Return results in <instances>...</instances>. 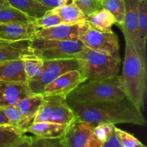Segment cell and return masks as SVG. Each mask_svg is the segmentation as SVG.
Wrapping results in <instances>:
<instances>
[{"label": "cell", "mask_w": 147, "mask_h": 147, "mask_svg": "<svg viewBox=\"0 0 147 147\" xmlns=\"http://www.w3.org/2000/svg\"><path fill=\"white\" fill-rule=\"evenodd\" d=\"M76 121L96 125L99 123H131L145 126L146 121L142 109L127 97L119 99L69 103Z\"/></svg>", "instance_id": "1"}, {"label": "cell", "mask_w": 147, "mask_h": 147, "mask_svg": "<svg viewBox=\"0 0 147 147\" xmlns=\"http://www.w3.org/2000/svg\"><path fill=\"white\" fill-rule=\"evenodd\" d=\"M124 38L126 47L121 82L126 97L143 109L146 90L147 63L138 53L131 42L127 37Z\"/></svg>", "instance_id": "2"}, {"label": "cell", "mask_w": 147, "mask_h": 147, "mask_svg": "<svg viewBox=\"0 0 147 147\" xmlns=\"http://www.w3.org/2000/svg\"><path fill=\"white\" fill-rule=\"evenodd\" d=\"M81 74L86 81L104 80L117 76L121 60L108 55L94 51L88 47L75 55Z\"/></svg>", "instance_id": "3"}, {"label": "cell", "mask_w": 147, "mask_h": 147, "mask_svg": "<svg viewBox=\"0 0 147 147\" xmlns=\"http://www.w3.org/2000/svg\"><path fill=\"white\" fill-rule=\"evenodd\" d=\"M126 97L120 76L79 85L66 98L68 103H86Z\"/></svg>", "instance_id": "4"}, {"label": "cell", "mask_w": 147, "mask_h": 147, "mask_svg": "<svg viewBox=\"0 0 147 147\" xmlns=\"http://www.w3.org/2000/svg\"><path fill=\"white\" fill-rule=\"evenodd\" d=\"M34 55L44 61L74 58L84 47L80 40H58L34 37L32 40Z\"/></svg>", "instance_id": "5"}, {"label": "cell", "mask_w": 147, "mask_h": 147, "mask_svg": "<svg viewBox=\"0 0 147 147\" xmlns=\"http://www.w3.org/2000/svg\"><path fill=\"white\" fill-rule=\"evenodd\" d=\"M76 116L65 98L60 96H44L43 102L35 115L32 123L51 122L70 125Z\"/></svg>", "instance_id": "6"}, {"label": "cell", "mask_w": 147, "mask_h": 147, "mask_svg": "<svg viewBox=\"0 0 147 147\" xmlns=\"http://www.w3.org/2000/svg\"><path fill=\"white\" fill-rule=\"evenodd\" d=\"M78 62L76 58L45 60L41 73L37 78L27 82L33 94H42L44 88L63 73L73 70H79Z\"/></svg>", "instance_id": "7"}, {"label": "cell", "mask_w": 147, "mask_h": 147, "mask_svg": "<svg viewBox=\"0 0 147 147\" xmlns=\"http://www.w3.org/2000/svg\"><path fill=\"white\" fill-rule=\"evenodd\" d=\"M79 40L85 47L90 50L108 55L121 60L118 37L112 30L101 32L90 27L83 35L80 36Z\"/></svg>", "instance_id": "8"}, {"label": "cell", "mask_w": 147, "mask_h": 147, "mask_svg": "<svg viewBox=\"0 0 147 147\" xmlns=\"http://www.w3.org/2000/svg\"><path fill=\"white\" fill-rule=\"evenodd\" d=\"M94 125L75 121L69 125L60 142L63 147H102L103 144L93 134Z\"/></svg>", "instance_id": "9"}, {"label": "cell", "mask_w": 147, "mask_h": 147, "mask_svg": "<svg viewBox=\"0 0 147 147\" xmlns=\"http://www.w3.org/2000/svg\"><path fill=\"white\" fill-rule=\"evenodd\" d=\"M125 17L123 24L120 26L124 37L132 42L141 57L146 63V46L142 42L138 27V4L139 0H123Z\"/></svg>", "instance_id": "10"}, {"label": "cell", "mask_w": 147, "mask_h": 147, "mask_svg": "<svg viewBox=\"0 0 147 147\" xmlns=\"http://www.w3.org/2000/svg\"><path fill=\"white\" fill-rule=\"evenodd\" d=\"M85 83V79L79 70H73L63 73L43 89V96H60L66 99L67 96L79 85Z\"/></svg>", "instance_id": "11"}, {"label": "cell", "mask_w": 147, "mask_h": 147, "mask_svg": "<svg viewBox=\"0 0 147 147\" xmlns=\"http://www.w3.org/2000/svg\"><path fill=\"white\" fill-rule=\"evenodd\" d=\"M90 28L86 21L75 24H60L47 29H39L35 37L58 40H79V38Z\"/></svg>", "instance_id": "12"}, {"label": "cell", "mask_w": 147, "mask_h": 147, "mask_svg": "<svg viewBox=\"0 0 147 147\" xmlns=\"http://www.w3.org/2000/svg\"><path fill=\"white\" fill-rule=\"evenodd\" d=\"M32 94L27 83L0 80V108L15 106Z\"/></svg>", "instance_id": "13"}, {"label": "cell", "mask_w": 147, "mask_h": 147, "mask_svg": "<svg viewBox=\"0 0 147 147\" xmlns=\"http://www.w3.org/2000/svg\"><path fill=\"white\" fill-rule=\"evenodd\" d=\"M38 30L32 22L0 23V40L9 42L32 40Z\"/></svg>", "instance_id": "14"}, {"label": "cell", "mask_w": 147, "mask_h": 147, "mask_svg": "<svg viewBox=\"0 0 147 147\" xmlns=\"http://www.w3.org/2000/svg\"><path fill=\"white\" fill-rule=\"evenodd\" d=\"M32 40H22L10 42L0 47V62L22 60L24 57L34 55L31 47Z\"/></svg>", "instance_id": "15"}, {"label": "cell", "mask_w": 147, "mask_h": 147, "mask_svg": "<svg viewBox=\"0 0 147 147\" xmlns=\"http://www.w3.org/2000/svg\"><path fill=\"white\" fill-rule=\"evenodd\" d=\"M69 125L51 122L32 123L24 129V133L32 134L35 136L45 139H60L64 135Z\"/></svg>", "instance_id": "16"}, {"label": "cell", "mask_w": 147, "mask_h": 147, "mask_svg": "<svg viewBox=\"0 0 147 147\" xmlns=\"http://www.w3.org/2000/svg\"><path fill=\"white\" fill-rule=\"evenodd\" d=\"M43 98L44 96L42 94H32L14 106L22 116L27 128L33 122L34 116L42 103Z\"/></svg>", "instance_id": "17"}, {"label": "cell", "mask_w": 147, "mask_h": 147, "mask_svg": "<svg viewBox=\"0 0 147 147\" xmlns=\"http://www.w3.org/2000/svg\"><path fill=\"white\" fill-rule=\"evenodd\" d=\"M11 7L20 10L30 17L32 21L40 18L51 10L36 0H7Z\"/></svg>", "instance_id": "18"}, {"label": "cell", "mask_w": 147, "mask_h": 147, "mask_svg": "<svg viewBox=\"0 0 147 147\" xmlns=\"http://www.w3.org/2000/svg\"><path fill=\"white\" fill-rule=\"evenodd\" d=\"M0 80L27 83L22 60L0 62Z\"/></svg>", "instance_id": "19"}, {"label": "cell", "mask_w": 147, "mask_h": 147, "mask_svg": "<svg viewBox=\"0 0 147 147\" xmlns=\"http://www.w3.org/2000/svg\"><path fill=\"white\" fill-rule=\"evenodd\" d=\"M86 20L88 23L90 28L101 32H109L116 24L113 16L104 9L95 11L86 17Z\"/></svg>", "instance_id": "20"}, {"label": "cell", "mask_w": 147, "mask_h": 147, "mask_svg": "<svg viewBox=\"0 0 147 147\" xmlns=\"http://www.w3.org/2000/svg\"><path fill=\"white\" fill-rule=\"evenodd\" d=\"M50 11L60 17L63 24H75L86 21V16L73 2L60 6Z\"/></svg>", "instance_id": "21"}, {"label": "cell", "mask_w": 147, "mask_h": 147, "mask_svg": "<svg viewBox=\"0 0 147 147\" xmlns=\"http://www.w3.org/2000/svg\"><path fill=\"white\" fill-rule=\"evenodd\" d=\"M22 129L11 125L0 126V147H13L26 136Z\"/></svg>", "instance_id": "22"}, {"label": "cell", "mask_w": 147, "mask_h": 147, "mask_svg": "<svg viewBox=\"0 0 147 147\" xmlns=\"http://www.w3.org/2000/svg\"><path fill=\"white\" fill-rule=\"evenodd\" d=\"M27 82L37 78L41 73L44 60L38 56L28 55L22 59Z\"/></svg>", "instance_id": "23"}, {"label": "cell", "mask_w": 147, "mask_h": 147, "mask_svg": "<svg viewBox=\"0 0 147 147\" xmlns=\"http://www.w3.org/2000/svg\"><path fill=\"white\" fill-rule=\"evenodd\" d=\"M103 9L111 13L120 27L123 24L125 17V4L123 0H102Z\"/></svg>", "instance_id": "24"}, {"label": "cell", "mask_w": 147, "mask_h": 147, "mask_svg": "<svg viewBox=\"0 0 147 147\" xmlns=\"http://www.w3.org/2000/svg\"><path fill=\"white\" fill-rule=\"evenodd\" d=\"M32 22L30 17L11 6L0 9V23H29Z\"/></svg>", "instance_id": "25"}, {"label": "cell", "mask_w": 147, "mask_h": 147, "mask_svg": "<svg viewBox=\"0 0 147 147\" xmlns=\"http://www.w3.org/2000/svg\"><path fill=\"white\" fill-rule=\"evenodd\" d=\"M138 27L139 35L144 44L146 46L147 40V1L139 0L138 4Z\"/></svg>", "instance_id": "26"}, {"label": "cell", "mask_w": 147, "mask_h": 147, "mask_svg": "<svg viewBox=\"0 0 147 147\" xmlns=\"http://www.w3.org/2000/svg\"><path fill=\"white\" fill-rule=\"evenodd\" d=\"M0 109L4 112L5 116H7V119L9 122V125L20 128L23 131H24V129L27 128L22 116H21L15 106H6V107L0 108Z\"/></svg>", "instance_id": "27"}, {"label": "cell", "mask_w": 147, "mask_h": 147, "mask_svg": "<svg viewBox=\"0 0 147 147\" xmlns=\"http://www.w3.org/2000/svg\"><path fill=\"white\" fill-rule=\"evenodd\" d=\"M38 29H47L62 24L60 17L50 10L44 16L32 22Z\"/></svg>", "instance_id": "28"}, {"label": "cell", "mask_w": 147, "mask_h": 147, "mask_svg": "<svg viewBox=\"0 0 147 147\" xmlns=\"http://www.w3.org/2000/svg\"><path fill=\"white\" fill-rule=\"evenodd\" d=\"M73 2L80 9L86 17L89 14L103 9L102 0H73Z\"/></svg>", "instance_id": "29"}, {"label": "cell", "mask_w": 147, "mask_h": 147, "mask_svg": "<svg viewBox=\"0 0 147 147\" xmlns=\"http://www.w3.org/2000/svg\"><path fill=\"white\" fill-rule=\"evenodd\" d=\"M115 133L123 147H146L131 134L115 127Z\"/></svg>", "instance_id": "30"}, {"label": "cell", "mask_w": 147, "mask_h": 147, "mask_svg": "<svg viewBox=\"0 0 147 147\" xmlns=\"http://www.w3.org/2000/svg\"><path fill=\"white\" fill-rule=\"evenodd\" d=\"M115 125L111 123H99L95 125L93 131L96 139L103 144L111 137L115 131Z\"/></svg>", "instance_id": "31"}, {"label": "cell", "mask_w": 147, "mask_h": 147, "mask_svg": "<svg viewBox=\"0 0 147 147\" xmlns=\"http://www.w3.org/2000/svg\"><path fill=\"white\" fill-rule=\"evenodd\" d=\"M31 147H63L60 139H45V138L32 136Z\"/></svg>", "instance_id": "32"}, {"label": "cell", "mask_w": 147, "mask_h": 147, "mask_svg": "<svg viewBox=\"0 0 147 147\" xmlns=\"http://www.w3.org/2000/svg\"><path fill=\"white\" fill-rule=\"evenodd\" d=\"M36 1L44 5L45 7H48L50 9L73 2V0H36Z\"/></svg>", "instance_id": "33"}, {"label": "cell", "mask_w": 147, "mask_h": 147, "mask_svg": "<svg viewBox=\"0 0 147 147\" xmlns=\"http://www.w3.org/2000/svg\"><path fill=\"white\" fill-rule=\"evenodd\" d=\"M102 147H123L121 145L120 142H119V139L116 137V133L115 131L113 132L111 137L106 141L105 143L103 144Z\"/></svg>", "instance_id": "34"}, {"label": "cell", "mask_w": 147, "mask_h": 147, "mask_svg": "<svg viewBox=\"0 0 147 147\" xmlns=\"http://www.w3.org/2000/svg\"><path fill=\"white\" fill-rule=\"evenodd\" d=\"M32 136H28L26 135L20 142L14 145L13 147H31Z\"/></svg>", "instance_id": "35"}, {"label": "cell", "mask_w": 147, "mask_h": 147, "mask_svg": "<svg viewBox=\"0 0 147 147\" xmlns=\"http://www.w3.org/2000/svg\"><path fill=\"white\" fill-rule=\"evenodd\" d=\"M1 125H9V122L4 112L0 109V126Z\"/></svg>", "instance_id": "36"}, {"label": "cell", "mask_w": 147, "mask_h": 147, "mask_svg": "<svg viewBox=\"0 0 147 147\" xmlns=\"http://www.w3.org/2000/svg\"><path fill=\"white\" fill-rule=\"evenodd\" d=\"M9 4L7 2V0H0V9L4 8V7H9Z\"/></svg>", "instance_id": "37"}, {"label": "cell", "mask_w": 147, "mask_h": 147, "mask_svg": "<svg viewBox=\"0 0 147 147\" xmlns=\"http://www.w3.org/2000/svg\"><path fill=\"white\" fill-rule=\"evenodd\" d=\"M10 42L9 41H6V40H0V47L2 45H7L8 43H9Z\"/></svg>", "instance_id": "38"}]
</instances>
